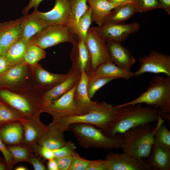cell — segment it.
Segmentation results:
<instances>
[{"mask_svg":"<svg viewBox=\"0 0 170 170\" xmlns=\"http://www.w3.org/2000/svg\"><path fill=\"white\" fill-rule=\"evenodd\" d=\"M117 109L115 120L109 128L103 133L113 138L122 134L131 128L157 122L162 116L161 111L150 105L143 107L140 104L116 106Z\"/></svg>","mask_w":170,"mask_h":170,"instance_id":"6da1fadb","label":"cell"},{"mask_svg":"<svg viewBox=\"0 0 170 170\" xmlns=\"http://www.w3.org/2000/svg\"><path fill=\"white\" fill-rule=\"evenodd\" d=\"M117 109L105 101H95L86 114L78 116L53 118V122L63 132L68 131L69 126L74 123L93 125L103 131L107 130L114 122Z\"/></svg>","mask_w":170,"mask_h":170,"instance_id":"7a4b0ae2","label":"cell"},{"mask_svg":"<svg viewBox=\"0 0 170 170\" xmlns=\"http://www.w3.org/2000/svg\"><path fill=\"white\" fill-rule=\"evenodd\" d=\"M146 91L125 105L145 103L159 109L161 118L170 121V76L157 75L152 78Z\"/></svg>","mask_w":170,"mask_h":170,"instance_id":"3957f363","label":"cell"},{"mask_svg":"<svg viewBox=\"0 0 170 170\" xmlns=\"http://www.w3.org/2000/svg\"><path fill=\"white\" fill-rule=\"evenodd\" d=\"M68 128L79 144L84 148L118 150L123 144V134H117L113 138L109 137L103 133L101 129L93 125L83 123L71 124Z\"/></svg>","mask_w":170,"mask_h":170,"instance_id":"277c9868","label":"cell"},{"mask_svg":"<svg viewBox=\"0 0 170 170\" xmlns=\"http://www.w3.org/2000/svg\"><path fill=\"white\" fill-rule=\"evenodd\" d=\"M155 128L150 124L135 127L123 134V152L143 160L150 155L154 143Z\"/></svg>","mask_w":170,"mask_h":170,"instance_id":"5b68a950","label":"cell"},{"mask_svg":"<svg viewBox=\"0 0 170 170\" xmlns=\"http://www.w3.org/2000/svg\"><path fill=\"white\" fill-rule=\"evenodd\" d=\"M71 33L66 26L49 25L33 37L29 43L36 45L44 49L66 42L72 44L76 41Z\"/></svg>","mask_w":170,"mask_h":170,"instance_id":"8992f818","label":"cell"},{"mask_svg":"<svg viewBox=\"0 0 170 170\" xmlns=\"http://www.w3.org/2000/svg\"><path fill=\"white\" fill-rule=\"evenodd\" d=\"M84 42L90 55L92 71L103 63L113 62L106 42L99 36L94 27H89Z\"/></svg>","mask_w":170,"mask_h":170,"instance_id":"52a82bcc","label":"cell"},{"mask_svg":"<svg viewBox=\"0 0 170 170\" xmlns=\"http://www.w3.org/2000/svg\"><path fill=\"white\" fill-rule=\"evenodd\" d=\"M76 84L70 91L49 103L44 107L43 111L50 114L53 118L76 116L85 114L74 100Z\"/></svg>","mask_w":170,"mask_h":170,"instance_id":"ba28073f","label":"cell"},{"mask_svg":"<svg viewBox=\"0 0 170 170\" xmlns=\"http://www.w3.org/2000/svg\"><path fill=\"white\" fill-rule=\"evenodd\" d=\"M140 68L135 73L138 77L145 73H164L170 76V56L151 50L147 55L139 58Z\"/></svg>","mask_w":170,"mask_h":170,"instance_id":"9c48e42d","label":"cell"},{"mask_svg":"<svg viewBox=\"0 0 170 170\" xmlns=\"http://www.w3.org/2000/svg\"><path fill=\"white\" fill-rule=\"evenodd\" d=\"M94 27L99 36L106 42L112 41L121 43L129 34L137 31L140 26L137 22L129 24L105 23Z\"/></svg>","mask_w":170,"mask_h":170,"instance_id":"30bf717a","label":"cell"},{"mask_svg":"<svg viewBox=\"0 0 170 170\" xmlns=\"http://www.w3.org/2000/svg\"><path fill=\"white\" fill-rule=\"evenodd\" d=\"M71 8L69 0H55L54 7L50 11L43 12L35 8L30 14L42 19L48 26L61 25L67 26Z\"/></svg>","mask_w":170,"mask_h":170,"instance_id":"8fae6325","label":"cell"},{"mask_svg":"<svg viewBox=\"0 0 170 170\" xmlns=\"http://www.w3.org/2000/svg\"><path fill=\"white\" fill-rule=\"evenodd\" d=\"M107 170H150L143 160L126 153L110 152L105 156Z\"/></svg>","mask_w":170,"mask_h":170,"instance_id":"7c38bea8","label":"cell"},{"mask_svg":"<svg viewBox=\"0 0 170 170\" xmlns=\"http://www.w3.org/2000/svg\"><path fill=\"white\" fill-rule=\"evenodd\" d=\"M24 131L22 145L31 147L37 142L47 128L48 125L44 124L40 120L39 115L26 118L20 122Z\"/></svg>","mask_w":170,"mask_h":170,"instance_id":"4fadbf2b","label":"cell"},{"mask_svg":"<svg viewBox=\"0 0 170 170\" xmlns=\"http://www.w3.org/2000/svg\"><path fill=\"white\" fill-rule=\"evenodd\" d=\"M72 44L70 53L71 67L80 72L83 71L88 75L92 71L91 58L84 40L81 38Z\"/></svg>","mask_w":170,"mask_h":170,"instance_id":"5bb4252c","label":"cell"},{"mask_svg":"<svg viewBox=\"0 0 170 170\" xmlns=\"http://www.w3.org/2000/svg\"><path fill=\"white\" fill-rule=\"evenodd\" d=\"M69 72L70 75L67 78L45 93L43 99L44 107L51 101L70 91L78 82L81 72L71 67Z\"/></svg>","mask_w":170,"mask_h":170,"instance_id":"9a60e30c","label":"cell"},{"mask_svg":"<svg viewBox=\"0 0 170 170\" xmlns=\"http://www.w3.org/2000/svg\"><path fill=\"white\" fill-rule=\"evenodd\" d=\"M106 44L113 62L120 68L130 71L136 61L129 49L121 43L112 41H107Z\"/></svg>","mask_w":170,"mask_h":170,"instance_id":"2e32d148","label":"cell"},{"mask_svg":"<svg viewBox=\"0 0 170 170\" xmlns=\"http://www.w3.org/2000/svg\"><path fill=\"white\" fill-rule=\"evenodd\" d=\"M22 19L21 17L3 24L0 35L2 55H4L8 49L20 37Z\"/></svg>","mask_w":170,"mask_h":170,"instance_id":"e0dca14e","label":"cell"},{"mask_svg":"<svg viewBox=\"0 0 170 170\" xmlns=\"http://www.w3.org/2000/svg\"><path fill=\"white\" fill-rule=\"evenodd\" d=\"M87 3L91 9L92 22H95L98 26L104 24L111 11L121 4L112 3L108 0H87Z\"/></svg>","mask_w":170,"mask_h":170,"instance_id":"ac0fdd59","label":"cell"},{"mask_svg":"<svg viewBox=\"0 0 170 170\" xmlns=\"http://www.w3.org/2000/svg\"><path fill=\"white\" fill-rule=\"evenodd\" d=\"M88 76L89 79L98 77H111L125 80L135 77L134 72L120 68L111 61L101 64L95 71H92Z\"/></svg>","mask_w":170,"mask_h":170,"instance_id":"d6986e66","label":"cell"},{"mask_svg":"<svg viewBox=\"0 0 170 170\" xmlns=\"http://www.w3.org/2000/svg\"><path fill=\"white\" fill-rule=\"evenodd\" d=\"M63 133L53 122L50 123L37 144L52 150L60 148L67 142L64 137Z\"/></svg>","mask_w":170,"mask_h":170,"instance_id":"ffe728a7","label":"cell"},{"mask_svg":"<svg viewBox=\"0 0 170 170\" xmlns=\"http://www.w3.org/2000/svg\"><path fill=\"white\" fill-rule=\"evenodd\" d=\"M88 80V74L84 71H82L80 78L76 84L74 93V100L75 103L85 114L95 102V101L91 100L88 95L87 85Z\"/></svg>","mask_w":170,"mask_h":170,"instance_id":"44dd1931","label":"cell"},{"mask_svg":"<svg viewBox=\"0 0 170 170\" xmlns=\"http://www.w3.org/2000/svg\"><path fill=\"white\" fill-rule=\"evenodd\" d=\"M144 161L150 170H170V150L153 145L150 155Z\"/></svg>","mask_w":170,"mask_h":170,"instance_id":"7402d4cb","label":"cell"},{"mask_svg":"<svg viewBox=\"0 0 170 170\" xmlns=\"http://www.w3.org/2000/svg\"><path fill=\"white\" fill-rule=\"evenodd\" d=\"M0 130V138L3 142L10 145L21 144L24 131L20 122L6 123Z\"/></svg>","mask_w":170,"mask_h":170,"instance_id":"603a6c76","label":"cell"},{"mask_svg":"<svg viewBox=\"0 0 170 170\" xmlns=\"http://www.w3.org/2000/svg\"><path fill=\"white\" fill-rule=\"evenodd\" d=\"M0 96L11 106L22 114L26 118L35 116L33 115L31 104L24 97L4 90L0 91Z\"/></svg>","mask_w":170,"mask_h":170,"instance_id":"cb8c5ba5","label":"cell"},{"mask_svg":"<svg viewBox=\"0 0 170 170\" xmlns=\"http://www.w3.org/2000/svg\"><path fill=\"white\" fill-rule=\"evenodd\" d=\"M22 17L20 37L29 42L33 37L48 26L42 19L30 14Z\"/></svg>","mask_w":170,"mask_h":170,"instance_id":"d4e9b609","label":"cell"},{"mask_svg":"<svg viewBox=\"0 0 170 170\" xmlns=\"http://www.w3.org/2000/svg\"><path fill=\"white\" fill-rule=\"evenodd\" d=\"M71 8L67 26L71 32L78 35V25L80 19L88 10L89 6L87 0H69Z\"/></svg>","mask_w":170,"mask_h":170,"instance_id":"484cf974","label":"cell"},{"mask_svg":"<svg viewBox=\"0 0 170 170\" xmlns=\"http://www.w3.org/2000/svg\"><path fill=\"white\" fill-rule=\"evenodd\" d=\"M137 13L136 3L122 4L115 8L111 11L105 23H121L130 18Z\"/></svg>","mask_w":170,"mask_h":170,"instance_id":"4316f807","label":"cell"},{"mask_svg":"<svg viewBox=\"0 0 170 170\" xmlns=\"http://www.w3.org/2000/svg\"><path fill=\"white\" fill-rule=\"evenodd\" d=\"M29 42L20 37L7 50L4 55L10 64H15L24 59Z\"/></svg>","mask_w":170,"mask_h":170,"instance_id":"83f0119b","label":"cell"},{"mask_svg":"<svg viewBox=\"0 0 170 170\" xmlns=\"http://www.w3.org/2000/svg\"><path fill=\"white\" fill-rule=\"evenodd\" d=\"M161 117L157 121L155 128L153 145H157L162 148L170 150V131L166 126Z\"/></svg>","mask_w":170,"mask_h":170,"instance_id":"f1b7e54d","label":"cell"},{"mask_svg":"<svg viewBox=\"0 0 170 170\" xmlns=\"http://www.w3.org/2000/svg\"><path fill=\"white\" fill-rule=\"evenodd\" d=\"M36 73L40 82L47 85H57L65 80L70 75L69 72L66 74H52L41 68H37Z\"/></svg>","mask_w":170,"mask_h":170,"instance_id":"f546056e","label":"cell"},{"mask_svg":"<svg viewBox=\"0 0 170 170\" xmlns=\"http://www.w3.org/2000/svg\"><path fill=\"white\" fill-rule=\"evenodd\" d=\"M25 70L23 64L16 65L5 73L0 78V84L7 85L16 83L23 77Z\"/></svg>","mask_w":170,"mask_h":170,"instance_id":"4dcf8cb0","label":"cell"},{"mask_svg":"<svg viewBox=\"0 0 170 170\" xmlns=\"http://www.w3.org/2000/svg\"><path fill=\"white\" fill-rule=\"evenodd\" d=\"M7 148L12 155L14 165L20 162H27L33 155L31 148L23 145H13Z\"/></svg>","mask_w":170,"mask_h":170,"instance_id":"1f68e13d","label":"cell"},{"mask_svg":"<svg viewBox=\"0 0 170 170\" xmlns=\"http://www.w3.org/2000/svg\"><path fill=\"white\" fill-rule=\"evenodd\" d=\"M45 55L44 49L36 45L29 43L24 55V60L26 63L34 65L44 58Z\"/></svg>","mask_w":170,"mask_h":170,"instance_id":"d6a6232c","label":"cell"},{"mask_svg":"<svg viewBox=\"0 0 170 170\" xmlns=\"http://www.w3.org/2000/svg\"><path fill=\"white\" fill-rule=\"evenodd\" d=\"M26 118L20 112L0 103V124L13 122H21Z\"/></svg>","mask_w":170,"mask_h":170,"instance_id":"836d02e7","label":"cell"},{"mask_svg":"<svg viewBox=\"0 0 170 170\" xmlns=\"http://www.w3.org/2000/svg\"><path fill=\"white\" fill-rule=\"evenodd\" d=\"M116 78L111 77H98L89 79L87 88L88 95L90 99L99 89Z\"/></svg>","mask_w":170,"mask_h":170,"instance_id":"e575fe53","label":"cell"},{"mask_svg":"<svg viewBox=\"0 0 170 170\" xmlns=\"http://www.w3.org/2000/svg\"><path fill=\"white\" fill-rule=\"evenodd\" d=\"M91 17V9L89 7L88 10L79 20L78 25L77 40L86 38L89 28L92 23Z\"/></svg>","mask_w":170,"mask_h":170,"instance_id":"d590c367","label":"cell"},{"mask_svg":"<svg viewBox=\"0 0 170 170\" xmlns=\"http://www.w3.org/2000/svg\"><path fill=\"white\" fill-rule=\"evenodd\" d=\"M137 13H141L156 9H161L158 0H139L136 3Z\"/></svg>","mask_w":170,"mask_h":170,"instance_id":"8d00e7d4","label":"cell"},{"mask_svg":"<svg viewBox=\"0 0 170 170\" xmlns=\"http://www.w3.org/2000/svg\"><path fill=\"white\" fill-rule=\"evenodd\" d=\"M76 147L74 144L69 140L62 147L53 150L54 158L62 157L73 154Z\"/></svg>","mask_w":170,"mask_h":170,"instance_id":"74e56055","label":"cell"},{"mask_svg":"<svg viewBox=\"0 0 170 170\" xmlns=\"http://www.w3.org/2000/svg\"><path fill=\"white\" fill-rule=\"evenodd\" d=\"M91 161L82 158L75 152L69 170H87Z\"/></svg>","mask_w":170,"mask_h":170,"instance_id":"f35d334b","label":"cell"},{"mask_svg":"<svg viewBox=\"0 0 170 170\" xmlns=\"http://www.w3.org/2000/svg\"><path fill=\"white\" fill-rule=\"evenodd\" d=\"M74 153L70 155L54 158L58 164L59 170H69L73 159Z\"/></svg>","mask_w":170,"mask_h":170,"instance_id":"ab89813d","label":"cell"},{"mask_svg":"<svg viewBox=\"0 0 170 170\" xmlns=\"http://www.w3.org/2000/svg\"><path fill=\"white\" fill-rule=\"evenodd\" d=\"M0 150L3 154L5 160L7 167L11 169L14 165L12 155L7 149L0 138Z\"/></svg>","mask_w":170,"mask_h":170,"instance_id":"60d3db41","label":"cell"},{"mask_svg":"<svg viewBox=\"0 0 170 170\" xmlns=\"http://www.w3.org/2000/svg\"><path fill=\"white\" fill-rule=\"evenodd\" d=\"M36 144L33 146L37 149V152L41 156L48 160L54 158L53 150L40 146L38 144V145L37 146Z\"/></svg>","mask_w":170,"mask_h":170,"instance_id":"b9f144b4","label":"cell"},{"mask_svg":"<svg viewBox=\"0 0 170 170\" xmlns=\"http://www.w3.org/2000/svg\"><path fill=\"white\" fill-rule=\"evenodd\" d=\"M87 170H107L105 160L91 161Z\"/></svg>","mask_w":170,"mask_h":170,"instance_id":"7bdbcfd3","label":"cell"},{"mask_svg":"<svg viewBox=\"0 0 170 170\" xmlns=\"http://www.w3.org/2000/svg\"><path fill=\"white\" fill-rule=\"evenodd\" d=\"M27 162L31 163L35 170H45L46 168L38 159L32 155L28 160Z\"/></svg>","mask_w":170,"mask_h":170,"instance_id":"ee69618b","label":"cell"},{"mask_svg":"<svg viewBox=\"0 0 170 170\" xmlns=\"http://www.w3.org/2000/svg\"><path fill=\"white\" fill-rule=\"evenodd\" d=\"M44 0H29L27 5L22 10V13L24 15L27 14L29 10L32 8H37L40 3Z\"/></svg>","mask_w":170,"mask_h":170,"instance_id":"f6af8a7d","label":"cell"},{"mask_svg":"<svg viewBox=\"0 0 170 170\" xmlns=\"http://www.w3.org/2000/svg\"><path fill=\"white\" fill-rule=\"evenodd\" d=\"M10 65L4 55H0V74L5 72Z\"/></svg>","mask_w":170,"mask_h":170,"instance_id":"bcb514c9","label":"cell"},{"mask_svg":"<svg viewBox=\"0 0 170 170\" xmlns=\"http://www.w3.org/2000/svg\"><path fill=\"white\" fill-rule=\"evenodd\" d=\"M161 9L170 14V0H158Z\"/></svg>","mask_w":170,"mask_h":170,"instance_id":"7dc6e473","label":"cell"},{"mask_svg":"<svg viewBox=\"0 0 170 170\" xmlns=\"http://www.w3.org/2000/svg\"><path fill=\"white\" fill-rule=\"evenodd\" d=\"M47 169L48 170H59L58 164L54 158L48 160Z\"/></svg>","mask_w":170,"mask_h":170,"instance_id":"c3c4849f","label":"cell"},{"mask_svg":"<svg viewBox=\"0 0 170 170\" xmlns=\"http://www.w3.org/2000/svg\"><path fill=\"white\" fill-rule=\"evenodd\" d=\"M109 1L118 4H122L130 2H133V0H108Z\"/></svg>","mask_w":170,"mask_h":170,"instance_id":"681fc988","label":"cell"},{"mask_svg":"<svg viewBox=\"0 0 170 170\" xmlns=\"http://www.w3.org/2000/svg\"><path fill=\"white\" fill-rule=\"evenodd\" d=\"M15 170H28L27 168L23 166H18L14 169Z\"/></svg>","mask_w":170,"mask_h":170,"instance_id":"f907efd6","label":"cell"},{"mask_svg":"<svg viewBox=\"0 0 170 170\" xmlns=\"http://www.w3.org/2000/svg\"><path fill=\"white\" fill-rule=\"evenodd\" d=\"M7 167L4 164L0 163V170H6Z\"/></svg>","mask_w":170,"mask_h":170,"instance_id":"816d5d0a","label":"cell"},{"mask_svg":"<svg viewBox=\"0 0 170 170\" xmlns=\"http://www.w3.org/2000/svg\"><path fill=\"white\" fill-rule=\"evenodd\" d=\"M2 24H0V33L2 30ZM0 55H2V51L0 46Z\"/></svg>","mask_w":170,"mask_h":170,"instance_id":"f5cc1de1","label":"cell"},{"mask_svg":"<svg viewBox=\"0 0 170 170\" xmlns=\"http://www.w3.org/2000/svg\"><path fill=\"white\" fill-rule=\"evenodd\" d=\"M139 0H133V2L134 3H137L138 2Z\"/></svg>","mask_w":170,"mask_h":170,"instance_id":"db71d44e","label":"cell"}]
</instances>
